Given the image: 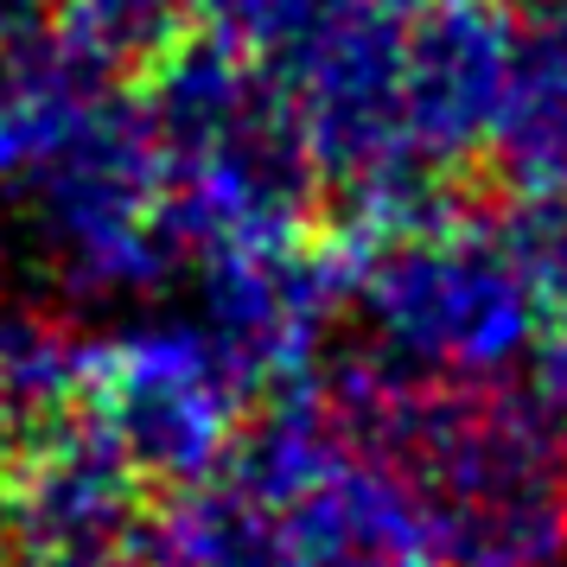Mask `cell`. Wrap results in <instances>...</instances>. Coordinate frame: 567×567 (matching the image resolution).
Segmentation results:
<instances>
[{"instance_id":"6da1fadb","label":"cell","mask_w":567,"mask_h":567,"mask_svg":"<svg viewBox=\"0 0 567 567\" xmlns=\"http://www.w3.org/2000/svg\"><path fill=\"white\" fill-rule=\"evenodd\" d=\"M338 427L414 491L446 567H555L567 555V440L536 395L351 351L319 370Z\"/></svg>"},{"instance_id":"7a4b0ae2","label":"cell","mask_w":567,"mask_h":567,"mask_svg":"<svg viewBox=\"0 0 567 567\" xmlns=\"http://www.w3.org/2000/svg\"><path fill=\"white\" fill-rule=\"evenodd\" d=\"M141 115L159 147L166 217L185 256L287 243L312 230V154L287 90L243 52L198 39L166 45Z\"/></svg>"},{"instance_id":"3957f363","label":"cell","mask_w":567,"mask_h":567,"mask_svg":"<svg viewBox=\"0 0 567 567\" xmlns=\"http://www.w3.org/2000/svg\"><path fill=\"white\" fill-rule=\"evenodd\" d=\"M344 243L351 307L377 338L370 351L453 383H497L529 358L542 332V293L497 224H472L446 205L409 230Z\"/></svg>"},{"instance_id":"277c9868","label":"cell","mask_w":567,"mask_h":567,"mask_svg":"<svg viewBox=\"0 0 567 567\" xmlns=\"http://www.w3.org/2000/svg\"><path fill=\"white\" fill-rule=\"evenodd\" d=\"M0 198L27 224V249L71 300H147L185 261L166 217L154 128L122 90H109Z\"/></svg>"},{"instance_id":"5b68a950","label":"cell","mask_w":567,"mask_h":567,"mask_svg":"<svg viewBox=\"0 0 567 567\" xmlns=\"http://www.w3.org/2000/svg\"><path fill=\"white\" fill-rule=\"evenodd\" d=\"M249 383L198 319H134L90 351L83 409L141 472V485L217 478L243 434Z\"/></svg>"},{"instance_id":"8992f818","label":"cell","mask_w":567,"mask_h":567,"mask_svg":"<svg viewBox=\"0 0 567 567\" xmlns=\"http://www.w3.org/2000/svg\"><path fill=\"white\" fill-rule=\"evenodd\" d=\"M351 300V243L344 236H287L198 256V326L249 383V395L307 383L326 332Z\"/></svg>"},{"instance_id":"52a82bcc","label":"cell","mask_w":567,"mask_h":567,"mask_svg":"<svg viewBox=\"0 0 567 567\" xmlns=\"http://www.w3.org/2000/svg\"><path fill=\"white\" fill-rule=\"evenodd\" d=\"M141 536V472L96 421H58L27 434L7 460L0 555L7 567H122Z\"/></svg>"},{"instance_id":"ba28073f","label":"cell","mask_w":567,"mask_h":567,"mask_svg":"<svg viewBox=\"0 0 567 567\" xmlns=\"http://www.w3.org/2000/svg\"><path fill=\"white\" fill-rule=\"evenodd\" d=\"M516 20L504 0H421L402 13V128L434 173L491 147Z\"/></svg>"},{"instance_id":"9c48e42d","label":"cell","mask_w":567,"mask_h":567,"mask_svg":"<svg viewBox=\"0 0 567 567\" xmlns=\"http://www.w3.org/2000/svg\"><path fill=\"white\" fill-rule=\"evenodd\" d=\"M268 511L287 567H446L414 491L351 434L332 440Z\"/></svg>"},{"instance_id":"30bf717a","label":"cell","mask_w":567,"mask_h":567,"mask_svg":"<svg viewBox=\"0 0 567 567\" xmlns=\"http://www.w3.org/2000/svg\"><path fill=\"white\" fill-rule=\"evenodd\" d=\"M491 154L511 166L516 185L567 173V0L516 20L511 78L491 122Z\"/></svg>"},{"instance_id":"8fae6325","label":"cell","mask_w":567,"mask_h":567,"mask_svg":"<svg viewBox=\"0 0 567 567\" xmlns=\"http://www.w3.org/2000/svg\"><path fill=\"white\" fill-rule=\"evenodd\" d=\"M141 567H287L275 511L249 497L236 478H198L179 485L154 516H141L134 536Z\"/></svg>"},{"instance_id":"7c38bea8","label":"cell","mask_w":567,"mask_h":567,"mask_svg":"<svg viewBox=\"0 0 567 567\" xmlns=\"http://www.w3.org/2000/svg\"><path fill=\"white\" fill-rule=\"evenodd\" d=\"M90 351L64 312H45L32 300H0V427L39 434L83 409L90 389Z\"/></svg>"},{"instance_id":"4fadbf2b","label":"cell","mask_w":567,"mask_h":567,"mask_svg":"<svg viewBox=\"0 0 567 567\" xmlns=\"http://www.w3.org/2000/svg\"><path fill=\"white\" fill-rule=\"evenodd\" d=\"M358 7L363 0H198V13L210 20V39L243 52L249 64H261L268 78L300 64Z\"/></svg>"},{"instance_id":"5bb4252c","label":"cell","mask_w":567,"mask_h":567,"mask_svg":"<svg viewBox=\"0 0 567 567\" xmlns=\"http://www.w3.org/2000/svg\"><path fill=\"white\" fill-rule=\"evenodd\" d=\"M198 13V0H58V27L78 32L109 64L159 58Z\"/></svg>"},{"instance_id":"9a60e30c","label":"cell","mask_w":567,"mask_h":567,"mask_svg":"<svg viewBox=\"0 0 567 567\" xmlns=\"http://www.w3.org/2000/svg\"><path fill=\"white\" fill-rule=\"evenodd\" d=\"M497 230L523 261L529 287L542 293V307H567V173L523 185V198L504 210Z\"/></svg>"},{"instance_id":"2e32d148","label":"cell","mask_w":567,"mask_h":567,"mask_svg":"<svg viewBox=\"0 0 567 567\" xmlns=\"http://www.w3.org/2000/svg\"><path fill=\"white\" fill-rule=\"evenodd\" d=\"M529 395H536V409L548 414V427L567 440V307L555 326H542L536 344H529Z\"/></svg>"},{"instance_id":"e0dca14e","label":"cell","mask_w":567,"mask_h":567,"mask_svg":"<svg viewBox=\"0 0 567 567\" xmlns=\"http://www.w3.org/2000/svg\"><path fill=\"white\" fill-rule=\"evenodd\" d=\"M363 7H377V13H395V20H402V13H414V7H421V0H363Z\"/></svg>"},{"instance_id":"ac0fdd59","label":"cell","mask_w":567,"mask_h":567,"mask_svg":"<svg viewBox=\"0 0 567 567\" xmlns=\"http://www.w3.org/2000/svg\"><path fill=\"white\" fill-rule=\"evenodd\" d=\"M7 440H13V434L0 427V491H7V460H13V453H7Z\"/></svg>"},{"instance_id":"d6986e66","label":"cell","mask_w":567,"mask_h":567,"mask_svg":"<svg viewBox=\"0 0 567 567\" xmlns=\"http://www.w3.org/2000/svg\"><path fill=\"white\" fill-rule=\"evenodd\" d=\"M13 7H27V0H0V13H13Z\"/></svg>"},{"instance_id":"ffe728a7","label":"cell","mask_w":567,"mask_h":567,"mask_svg":"<svg viewBox=\"0 0 567 567\" xmlns=\"http://www.w3.org/2000/svg\"><path fill=\"white\" fill-rule=\"evenodd\" d=\"M122 567H141V561H134V555H128V561H122Z\"/></svg>"}]
</instances>
